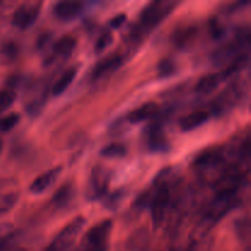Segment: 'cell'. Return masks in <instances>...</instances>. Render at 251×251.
Wrapping results in <instances>:
<instances>
[{"label":"cell","mask_w":251,"mask_h":251,"mask_svg":"<svg viewBox=\"0 0 251 251\" xmlns=\"http://www.w3.org/2000/svg\"><path fill=\"white\" fill-rule=\"evenodd\" d=\"M174 4L173 1H152L142 10L140 15L139 24L135 27V31H132L131 38H140L142 34L151 31L152 28L161 24L172 11H173Z\"/></svg>","instance_id":"obj_1"},{"label":"cell","mask_w":251,"mask_h":251,"mask_svg":"<svg viewBox=\"0 0 251 251\" xmlns=\"http://www.w3.org/2000/svg\"><path fill=\"white\" fill-rule=\"evenodd\" d=\"M171 200L172 186L167 181L166 176L162 178L161 176H158L153 186V196H152L151 203H150L152 223L154 225V227H161V225L163 223L164 217L171 207Z\"/></svg>","instance_id":"obj_2"},{"label":"cell","mask_w":251,"mask_h":251,"mask_svg":"<svg viewBox=\"0 0 251 251\" xmlns=\"http://www.w3.org/2000/svg\"><path fill=\"white\" fill-rule=\"evenodd\" d=\"M112 228L113 222L110 220L100 221L93 226L86 232L77 251H107Z\"/></svg>","instance_id":"obj_3"},{"label":"cell","mask_w":251,"mask_h":251,"mask_svg":"<svg viewBox=\"0 0 251 251\" xmlns=\"http://www.w3.org/2000/svg\"><path fill=\"white\" fill-rule=\"evenodd\" d=\"M86 225V218H83L82 216H78V217L74 218L73 221L68 223L60 232L56 234V237L54 238L53 242L47 247V249L44 251H68L73 247L74 242L77 238V235L80 234V232L82 230V228Z\"/></svg>","instance_id":"obj_4"},{"label":"cell","mask_w":251,"mask_h":251,"mask_svg":"<svg viewBox=\"0 0 251 251\" xmlns=\"http://www.w3.org/2000/svg\"><path fill=\"white\" fill-rule=\"evenodd\" d=\"M110 179H112V172L109 169L102 166L95 167L91 172L87 189H86V196L88 200H100L105 198Z\"/></svg>","instance_id":"obj_5"},{"label":"cell","mask_w":251,"mask_h":251,"mask_svg":"<svg viewBox=\"0 0 251 251\" xmlns=\"http://www.w3.org/2000/svg\"><path fill=\"white\" fill-rule=\"evenodd\" d=\"M238 205L237 195H216L205 211V222L217 223Z\"/></svg>","instance_id":"obj_6"},{"label":"cell","mask_w":251,"mask_h":251,"mask_svg":"<svg viewBox=\"0 0 251 251\" xmlns=\"http://www.w3.org/2000/svg\"><path fill=\"white\" fill-rule=\"evenodd\" d=\"M41 1H26L16 7L12 14V24L20 29H27L37 21L41 12Z\"/></svg>","instance_id":"obj_7"},{"label":"cell","mask_w":251,"mask_h":251,"mask_svg":"<svg viewBox=\"0 0 251 251\" xmlns=\"http://www.w3.org/2000/svg\"><path fill=\"white\" fill-rule=\"evenodd\" d=\"M226 161L227 154H225L222 149H208L196 157L194 166L201 171H210L225 166Z\"/></svg>","instance_id":"obj_8"},{"label":"cell","mask_w":251,"mask_h":251,"mask_svg":"<svg viewBox=\"0 0 251 251\" xmlns=\"http://www.w3.org/2000/svg\"><path fill=\"white\" fill-rule=\"evenodd\" d=\"M124 61V56L119 53H113L110 55L105 56L104 59L98 61L95 66H93L92 71L90 74L91 80H98L102 76L108 75V74L113 73L114 70H117L120 65Z\"/></svg>","instance_id":"obj_9"},{"label":"cell","mask_w":251,"mask_h":251,"mask_svg":"<svg viewBox=\"0 0 251 251\" xmlns=\"http://www.w3.org/2000/svg\"><path fill=\"white\" fill-rule=\"evenodd\" d=\"M61 171H63L61 167H55V168H51L49 171L42 173L38 178H36L32 181L31 185H29V191L32 194H34V195H39V194L48 190L55 183L56 179L59 178Z\"/></svg>","instance_id":"obj_10"},{"label":"cell","mask_w":251,"mask_h":251,"mask_svg":"<svg viewBox=\"0 0 251 251\" xmlns=\"http://www.w3.org/2000/svg\"><path fill=\"white\" fill-rule=\"evenodd\" d=\"M211 114L210 112L207 110H203V109H198V110H194V112L189 113L186 114L185 117H183L180 119V129L183 131L188 132V131H193V130L198 129L199 126L203 125L205 123L208 122L210 119Z\"/></svg>","instance_id":"obj_11"},{"label":"cell","mask_w":251,"mask_h":251,"mask_svg":"<svg viewBox=\"0 0 251 251\" xmlns=\"http://www.w3.org/2000/svg\"><path fill=\"white\" fill-rule=\"evenodd\" d=\"M83 4L80 1H59L54 6V15L64 21H70L81 14Z\"/></svg>","instance_id":"obj_12"},{"label":"cell","mask_w":251,"mask_h":251,"mask_svg":"<svg viewBox=\"0 0 251 251\" xmlns=\"http://www.w3.org/2000/svg\"><path fill=\"white\" fill-rule=\"evenodd\" d=\"M159 107L157 103L154 102H147L145 104L140 105L136 109L131 110V112L127 114L126 120L131 124H137V123H141L144 120L150 119V118L154 117V115L158 113Z\"/></svg>","instance_id":"obj_13"},{"label":"cell","mask_w":251,"mask_h":251,"mask_svg":"<svg viewBox=\"0 0 251 251\" xmlns=\"http://www.w3.org/2000/svg\"><path fill=\"white\" fill-rule=\"evenodd\" d=\"M147 147L152 152H166L169 150V142L163 132L161 131V127L154 126L150 129L147 135Z\"/></svg>","instance_id":"obj_14"},{"label":"cell","mask_w":251,"mask_h":251,"mask_svg":"<svg viewBox=\"0 0 251 251\" xmlns=\"http://www.w3.org/2000/svg\"><path fill=\"white\" fill-rule=\"evenodd\" d=\"M222 81L223 77L220 71L218 73L207 74V75L202 76L198 81V83L195 85V91L198 93H200V95H208L213 90H216Z\"/></svg>","instance_id":"obj_15"},{"label":"cell","mask_w":251,"mask_h":251,"mask_svg":"<svg viewBox=\"0 0 251 251\" xmlns=\"http://www.w3.org/2000/svg\"><path fill=\"white\" fill-rule=\"evenodd\" d=\"M76 44H77V41H76L75 37L71 36V34H65L54 43L53 54L55 56H69L74 51Z\"/></svg>","instance_id":"obj_16"},{"label":"cell","mask_w":251,"mask_h":251,"mask_svg":"<svg viewBox=\"0 0 251 251\" xmlns=\"http://www.w3.org/2000/svg\"><path fill=\"white\" fill-rule=\"evenodd\" d=\"M74 186L71 183H65L55 191L53 196V203L55 207L58 208H64L71 202V200L74 199Z\"/></svg>","instance_id":"obj_17"},{"label":"cell","mask_w":251,"mask_h":251,"mask_svg":"<svg viewBox=\"0 0 251 251\" xmlns=\"http://www.w3.org/2000/svg\"><path fill=\"white\" fill-rule=\"evenodd\" d=\"M76 75H77V68H75V66L69 68L68 70H66L60 77H59V80L53 85V88H51V93H53V96L63 95V93L70 87L73 81L75 80Z\"/></svg>","instance_id":"obj_18"},{"label":"cell","mask_w":251,"mask_h":251,"mask_svg":"<svg viewBox=\"0 0 251 251\" xmlns=\"http://www.w3.org/2000/svg\"><path fill=\"white\" fill-rule=\"evenodd\" d=\"M239 97V90H238L237 86H230L228 87L222 95H220L217 97V100H215V108L217 112H222L223 109H226V107H230L233 105V103L238 100Z\"/></svg>","instance_id":"obj_19"},{"label":"cell","mask_w":251,"mask_h":251,"mask_svg":"<svg viewBox=\"0 0 251 251\" xmlns=\"http://www.w3.org/2000/svg\"><path fill=\"white\" fill-rule=\"evenodd\" d=\"M19 199V191L9 190L6 193H0V215L11 210Z\"/></svg>","instance_id":"obj_20"},{"label":"cell","mask_w":251,"mask_h":251,"mask_svg":"<svg viewBox=\"0 0 251 251\" xmlns=\"http://www.w3.org/2000/svg\"><path fill=\"white\" fill-rule=\"evenodd\" d=\"M100 154L107 158H119V157H124L126 154V147L123 144H109L100 151Z\"/></svg>","instance_id":"obj_21"},{"label":"cell","mask_w":251,"mask_h":251,"mask_svg":"<svg viewBox=\"0 0 251 251\" xmlns=\"http://www.w3.org/2000/svg\"><path fill=\"white\" fill-rule=\"evenodd\" d=\"M16 100V92L12 88L0 90V113L9 109Z\"/></svg>","instance_id":"obj_22"},{"label":"cell","mask_w":251,"mask_h":251,"mask_svg":"<svg viewBox=\"0 0 251 251\" xmlns=\"http://www.w3.org/2000/svg\"><path fill=\"white\" fill-rule=\"evenodd\" d=\"M113 42V34L110 31H105L98 37L97 42L95 44V51L97 54H100L102 51H104V49H107L108 47L112 44Z\"/></svg>","instance_id":"obj_23"},{"label":"cell","mask_w":251,"mask_h":251,"mask_svg":"<svg viewBox=\"0 0 251 251\" xmlns=\"http://www.w3.org/2000/svg\"><path fill=\"white\" fill-rule=\"evenodd\" d=\"M20 122V115L16 113H11V114L6 115V117L0 118V130L1 131H10L14 129Z\"/></svg>","instance_id":"obj_24"},{"label":"cell","mask_w":251,"mask_h":251,"mask_svg":"<svg viewBox=\"0 0 251 251\" xmlns=\"http://www.w3.org/2000/svg\"><path fill=\"white\" fill-rule=\"evenodd\" d=\"M176 74V64L169 59H163L158 65V75L161 77H169Z\"/></svg>","instance_id":"obj_25"},{"label":"cell","mask_w":251,"mask_h":251,"mask_svg":"<svg viewBox=\"0 0 251 251\" xmlns=\"http://www.w3.org/2000/svg\"><path fill=\"white\" fill-rule=\"evenodd\" d=\"M195 36V28H184V31L179 32L176 37V42L179 47H185L191 42V39Z\"/></svg>","instance_id":"obj_26"},{"label":"cell","mask_w":251,"mask_h":251,"mask_svg":"<svg viewBox=\"0 0 251 251\" xmlns=\"http://www.w3.org/2000/svg\"><path fill=\"white\" fill-rule=\"evenodd\" d=\"M123 198H124V191L123 190L115 191L112 196H109V198H108L107 206L108 207H112V208L118 207V205H119V202L122 201Z\"/></svg>","instance_id":"obj_27"},{"label":"cell","mask_w":251,"mask_h":251,"mask_svg":"<svg viewBox=\"0 0 251 251\" xmlns=\"http://www.w3.org/2000/svg\"><path fill=\"white\" fill-rule=\"evenodd\" d=\"M2 54H4L5 58H15L17 55V47L14 43H7L2 47L1 49Z\"/></svg>","instance_id":"obj_28"},{"label":"cell","mask_w":251,"mask_h":251,"mask_svg":"<svg viewBox=\"0 0 251 251\" xmlns=\"http://www.w3.org/2000/svg\"><path fill=\"white\" fill-rule=\"evenodd\" d=\"M125 21H126V15L119 14L118 16H115L114 19H112V21H110V26H112L113 28H119Z\"/></svg>","instance_id":"obj_29"},{"label":"cell","mask_w":251,"mask_h":251,"mask_svg":"<svg viewBox=\"0 0 251 251\" xmlns=\"http://www.w3.org/2000/svg\"><path fill=\"white\" fill-rule=\"evenodd\" d=\"M2 145H4L2 144V140L0 139V153H1V151H2Z\"/></svg>","instance_id":"obj_30"},{"label":"cell","mask_w":251,"mask_h":251,"mask_svg":"<svg viewBox=\"0 0 251 251\" xmlns=\"http://www.w3.org/2000/svg\"><path fill=\"white\" fill-rule=\"evenodd\" d=\"M15 251H27V250H25V249H17V250H15Z\"/></svg>","instance_id":"obj_31"}]
</instances>
